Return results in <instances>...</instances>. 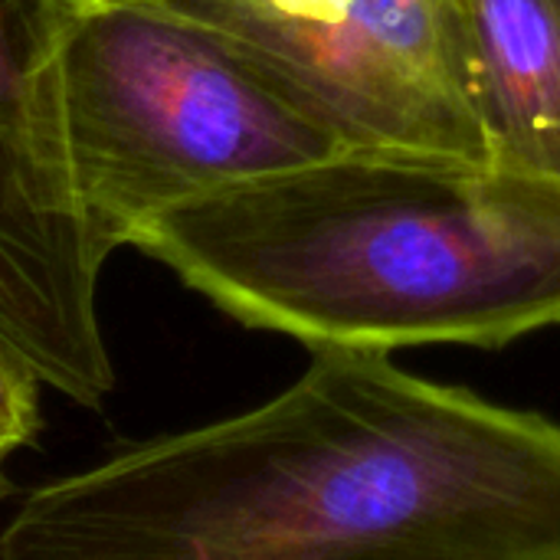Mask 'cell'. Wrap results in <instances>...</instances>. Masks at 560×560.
<instances>
[{
	"instance_id": "1",
	"label": "cell",
	"mask_w": 560,
	"mask_h": 560,
	"mask_svg": "<svg viewBox=\"0 0 560 560\" xmlns=\"http://www.w3.org/2000/svg\"><path fill=\"white\" fill-rule=\"evenodd\" d=\"M0 560H560V423L381 351L33 489Z\"/></svg>"
},
{
	"instance_id": "4",
	"label": "cell",
	"mask_w": 560,
	"mask_h": 560,
	"mask_svg": "<svg viewBox=\"0 0 560 560\" xmlns=\"http://www.w3.org/2000/svg\"><path fill=\"white\" fill-rule=\"evenodd\" d=\"M85 0H0V338L98 410L115 387L98 279L115 253L75 177L66 43Z\"/></svg>"
},
{
	"instance_id": "5",
	"label": "cell",
	"mask_w": 560,
	"mask_h": 560,
	"mask_svg": "<svg viewBox=\"0 0 560 560\" xmlns=\"http://www.w3.org/2000/svg\"><path fill=\"white\" fill-rule=\"evenodd\" d=\"M351 151L489 164L459 0H164Z\"/></svg>"
},
{
	"instance_id": "2",
	"label": "cell",
	"mask_w": 560,
	"mask_h": 560,
	"mask_svg": "<svg viewBox=\"0 0 560 560\" xmlns=\"http://www.w3.org/2000/svg\"><path fill=\"white\" fill-rule=\"evenodd\" d=\"M128 246L312 351L502 348L560 325V184L492 164L345 148L151 217Z\"/></svg>"
},
{
	"instance_id": "6",
	"label": "cell",
	"mask_w": 560,
	"mask_h": 560,
	"mask_svg": "<svg viewBox=\"0 0 560 560\" xmlns=\"http://www.w3.org/2000/svg\"><path fill=\"white\" fill-rule=\"evenodd\" d=\"M489 164L560 184V0H459Z\"/></svg>"
},
{
	"instance_id": "7",
	"label": "cell",
	"mask_w": 560,
	"mask_h": 560,
	"mask_svg": "<svg viewBox=\"0 0 560 560\" xmlns=\"http://www.w3.org/2000/svg\"><path fill=\"white\" fill-rule=\"evenodd\" d=\"M39 377L30 364L0 338V502L13 495L7 463L30 446L43 427L39 417Z\"/></svg>"
},
{
	"instance_id": "3",
	"label": "cell",
	"mask_w": 560,
	"mask_h": 560,
	"mask_svg": "<svg viewBox=\"0 0 560 560\" xmlns=\"http://www.w3.org/2000/svg\"><path fill=\"white\" fill-rule=\"evenodd\" d=\"M82 200L112 249L180 203L345 151L210 26L164 0H85L66 43Z\"/></svg>"
}]
</instances>
